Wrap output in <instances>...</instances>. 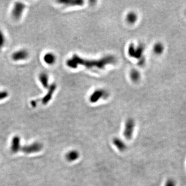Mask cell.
Returning <instances> with one entry per match:
<instances>
[{
	"label": "cell",
	"instance_id": "6da1fadb",
	"mask_svg": "<svg viewBox=\"0 0 186 186\" xmlns=\"http://www.w3.org/2000/svg\"><path fill=\"white\" fill-rule=\"evenodd\" d=\"M115 61L114 57L112 56H108L98 61H88L81 59L80 57L74 55L71 59L67 61V65L71 68H76L78 65H83L88 68H97L103 69L107 64H111Z\"/></svg>",
	"mask_w": 186,
	"mask_h": 186
},
{
	"label": "cell",
	"instance_id": "7a4b0ae2",
	"mask_svg": "<svg viewBox=\"0 0 186 186\" xmlns=\"http://www.w3.org/2000/svg\"><path fill=\"white\" fill-rule=\"evenodd\" d=\"M26 8V5L24 3L21 2H16L11 11V16L13 19L18 20L21 19L24 11Z\"/></svg>",
	"mask_w": 186,
	"mask_h": 186
},
{
	"label": "cell",
	"instance_id": "3957f363",
	"mask_svg": "<svg viewBox=\"0 0 186 186\" xmlns=\"http://www.w3.org/2000/svg\"><path fill=\"white\" fill-rule=\"evenodd\" d=\"M30 57V53L27 49H21L13 52L11 55V59L14 62L25 61Z\"/></svg>",
	"mask_w": 186,
	"mask_h": 186
},
{
	"label": "cell",
	"instance_id": "277c9868",
	"mask_svg": "<svg viewBox=\"0 0 186 186\" xmlns=\"http://www.w3.org/2000/svg\"><path fill=\"white\" fill-rule=\"evenodd\" d=\"M43 146L39 142H34L30 145H24L22 147L21 150L22 152L26 154H33L38 153L41 151Z\"/></svg>",
	"mask_w": 186,
	"mask_h": 186
},
{
	"label": "cell",
	"instance_id": "5b68a950",
	"mask_svg": "<svg viewBox=\"0 0 186 186\" xmlns=\"http://www.w3.org/2000/svg\"><path fill=\"white\" fill-rule=\"evenodd\" d=\"M134 127H135V122L132 119H129L126 122L125 130L124 132L125 137L128 140H129L132 138V135L133 132Z\"/></svg>",
	"mask_w": 186,
	"mask_h": 186
},
{
	"label": "cell",
	"instance_id": "8992f818",
	"mask_svg": "<svg viewBox=\"0 0 186 186\" xmlns=\"http://www.w3.org/2000/svg\"><path fill=\"white\" fill-rule=\"evenodd\" d=\"M57 86L55 84H52L50 85L48 87V91L45 95V96L42 98L41 103L43 105H46L51 100L53 95L55 91Z\"/></svg>",
	"mask_w": 186,
	"mask_h": 186
},
{
	"label": "cell",
	"instance_id": "52a82bcc",
	"mask_svg": "<svg viewBox=\"0 0 186 186\" xmlns=\"http://www.w3.org/2000/svg\"><path fill=\"white\" fill-rule=\"evenodd\" d=\"M21 141L20 138L18 135L14 136L11 140V149L12 153L16 154L21 150Z\"/></svg>",
	"mask_w": 186,
	"mask_h": 186
},
{
	"label": "cell",
	"instance_id": "ba28073f",
	"mask_svg": "<svg viewBox=\"0 0 186 186\" xmlns=\"http://www.w3.org/2000/svg\"><path fill=\"white\" fill-rule=\"evenodd\" d=\"M143 50H144V47L143 46H139L138 47L135 49L134 45H131L130 46L129 48L128 53H129L130 56L133 57L139 58V57H141Z\"/></svg>",
	"mask_w": 186,
	"mask_h": 186
},
{
	"label": "cell",
	"instance_id": "9c48e42d",
	"mask_svg": "<svg viewBox=\"0 0 186 186\" xmlns=\"http://www.w3.org/2000/svg\"><path fill=\"white\" fill-rule=\"evenodd\" d=\"M107 95V93L103 90L98 89L95 91L90 96L89 100L92 103L97 102V101L100 99L101 97H104Z\"/></svg>",
	"mask_w": 186,
	"mask_h": 186
},
{
	"label": "cell",
	"instance_id": "30bf717a",
	"mask_svg": "<svg viewBox=\"0 0 186 186\" xmlns=\"http://www.w3.org/2000/svg\"><path fill=\"white\" fill-rule=\"evenodd\" d=\"M56 57L55 54L52 52H47L45 54L43 57L44 62L47 65H53L56 61Z\"/></svg>",
	"mask_w": 186,
	"mask_h": 186
},
{
	"label": "cell",
	"instance_id": "8fae6325",
	"mask_svg": "<svg viewBox=\"0 0 186 186\" xmlns=\"http://www.w3.org/2000/svg\"><path fill=\"white\" fill-rule=\"evenodd\" d=\"M38 79L45 89H48L50 85L49 83V76L47 73L45 72L40 73L38 76Z\"/></svg>",
	"mask_w": 186,
	"mask_h": 186
},
{
	"label": "cell",
	"instance_id": "7c38bea8",
	"mask_svg": "<svg viewBox=\"0 0 186 186\" xmlns=\"http://www.w3.org/2000/svg\"><path fill=\"white\" fill-rule=\"evenodd\" d=\"M66 159L69 161H73L78 159L79 157V153L77 151H69L66 155Z\"/></svg>",
	"mask_w": 186,
	"mask_h": 186
},
{
	"label": "cell",
	"instance_id": "4fadbf2b",
	"mask_svg": "<svg viewBox=\"0 0 186 186\" xmlns=\"http://www.w3.org/2000/svg\"><path fill=\"white\" fill-rule=\"evenodd\" d=\"M114 144L117 147V148L121 151H123L126 148L125 144L121 141V140L118 139H115L114 140Z\"/></svg>",
	"mask_w": 186,
	"mask_h": 186
},
{
	"label": "cell",
	"instance_id": "5bb4252c",
	"mask_svg": "<svg viewBox=\"0 0 186 186\" xmlns=\"http://www.w3.org/2000/svg\"><path fill=\"white\" fill-rule=\"evenodd\" d=\"M126 20L129 23H134L137 20V16L135 13L130 12L127 15Z\"/></svg>",
	"mask_w": 186,
	"mask_h": 186
},
{
	"label": "cell",
	"instance_id": "9a60e30c",
	"mask_svg": "<svg viewBox=\"0 0 186 186\" xmlns=\"http://www.w3.org/2000/svg\"><path fill=\"white\" fill-rule=\"evenodd\" d=\"M130 77L133 81H137L140 77V73L137 70H133L130 73Z\"/></svg>",
	"mask_w": 186,
	"mask_h": 186
},
{
	"label": "cell",
	"instance_id": "2e32d148",
	"mask_svg": "<svg viewBox=\"0 0 186 186\" xmlns=\"http://www.w3.org/2000/svg\"><path fill=\"white\" fill-rule=\"evenodd\" d=\"M6 43L5 35L3 31L0 30V49L2 48L5 46Z\"/></svg>",
	"mask_w": 186,
	"mask_h": 186
},
{
	"label": "cell",
	"instance_id": "e0dca14e",
	"mask_svg": "<svg viewBox=\"0 0 186 186\" xmlns=\"http://www.w3.org/2000/svg\"><path fill=\"white\" fill-rule=\"evenodd\" d=\"M154 50L156 54H160L163 50V46L161 43H157L154 46Z\"/></svg>",
	"mask_w": 186,
	"mask_h": 186
},
{
	"label": "cell",
	"instance_id": "ac0fdd59",
	"mask_svg": "<svg viewBox=\"0 0 186 186\" xmlns=\"http://www.w3.org/2000/svg\"><path fill=\"white\" fill-rule=\"evenodd\" d=\"M9 96V92L6 90H0V101L5 100Z\"/></svg>",
	"mask_w": 186,
	"mask_h": 186
},
{
	"label": "cell",
	"instance_id": "d6986e66",
	"mask_svg": "<svg viewBox=\"0 0 186 186\" xmlns=\"http://www.w3.org/2000/svg\"><path fill=\"white\" fill-rule=\"evenodd\" d=\"M165 186H176L175 181L173 179H169L165 182Z\"/></svg>",
	"mask_w": 186,
	"mask_h": 186
},
{
	"label": "cell",
	"instance_id": "ffe728a7",
	"mask_svg": "<svg viewBox=\"0 0 186 186\" xmlns=\"http://www.w3.org/2000/svg\"><path fill=\"white\" fill-rule=\"evenodd\" d=\"M31 105H32L33 107H34V108L36 107V105H37V103H36V101L35 100H32L31 102Z\"/></svg>",
	"mask_w": 186,
	"mask_h": 186
}]
</instances>
